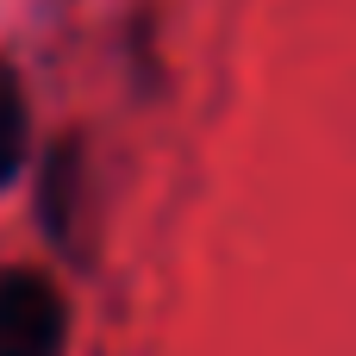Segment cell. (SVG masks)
I'll return each instance as SVG.
<instances>
[{
    "label": "cell",
    "mask_w": 356,
    "mask_h": 356,
    "mask_svg": "<svg viewBox=\"0 0 356 356\" xmlns=\"http://www.w3.org/2000/svg\"><path fill=\"white\" fill-rule=\"evenodd\" d=\"M69 300L38 269H0V356H63Z\"/></svg>",
    "instance_id": "1"
},
{
    "label": "cell",
    "mask_w": 356,
    "mask_h": 356,
    "mask_svg": "<svg viewBox=\"0 0 356 356\" xmlns=\"http://www.w3.org/2000/svg\"><path fill=\"white\" fill-rule=\"evenodd\" d=\"M75 188H81V144H56V150L44 156V175H38V213H44V232H50L56 244H69Z\"/></svg>",
    "instance_id": "2"
},
{
    "label": "cell",
    "mask_w": 356,
    "mask_h": 356,
    "mask_svg": "<svg viewBox=\"0 0 356 356\" xmlns=\"http://www.w3.org/2000/svg\"><path fill=\"white\" fill-rule=\"evenodd\" d=\"M25 156H31V113H25V88H19V69L0 56V188H13L25 175Z\"/></svg>",
    "instance_id": "3"
}]
</instances>
